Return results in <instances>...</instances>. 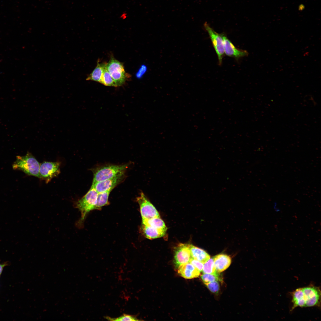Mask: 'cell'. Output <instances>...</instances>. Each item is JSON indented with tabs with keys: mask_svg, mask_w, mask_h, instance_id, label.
I'll return each instance as SVG.
<instances>
[{
	"mask_svg": "<svg viewBox=\"0 0 321 321\" xmlns=\"http://www.w3.org/2000/svg\"><path fill=\"white\" fill-rule=\"evenodd\" d=\"M191 258L204 264L210 259L209 255L204 250L192 245H189Z\"/></svg>",
	"mask_w": 321,
	"mask_h": 321,
	"instance_id": "cell-15",
	"label": "cell"
},
{
	"mask_svg": "<svg viewBox=\"0 0 321 321\" xmlns=\"http://www.w3.org/2000/svg\"><path fill=\"white\" fill-rule=\"evenodd\" d=\"M106 67L117 86H121L125 83L128 75L125 72L122 63L111 57L106 63Z\"/></svg>",
	"mask_w": 321,
	"mask_h": 321,
	"instance_id": "cell-4",
	"label": "cell"
},
{
	"mask_svg": "<svg viewBox=\"0 0 321 321\" xmlns=\"http://www.w3.org/2000/svg\"><path fill=\"white\" fill-rule=\"evenodd\" d=\"M224 54L230 57L238 59L247 56L248 53L246 51L237 48L224 34L222 33Z\"/></svg>",
	"mask_w": 321,
	"mask_h": 321,
	"instance_id": "cell-11",
	"label": "cell"
},
{
	"mask_svg": "<svg viewBox=\"0 0 321 321\" xmlns=\"http://www.w3.org/2000/svg\"><path fill=\"white\" fill-rule=\"evenodd\" d=\"M124 174L103 181L92 184V186L97 192L101 193L112 190L123 180Z\"/></svg>",
	"mask_w": 321,
	"mask_h": 321,
	"instance_id": "cell-10",
	"label": "cell"
},
{
	"mask_svg": "<svg viewBox=\"0 0 321 321\" xmlns=\"http://www.w3.org/2000/svg\"><path fill=\"white\" fill-rule=\"evenodd\" d=\"M40 165L34 157L29 152H27L24 156H17L12 166L14 170H21L28 175L41 178Z\"/></svg>",
	"mask_w": 321,
	"mask_h": 321,
	"instance_id": "cell-1",
	"label": "cell"
},
{
	"mask_svg": "<svg viewBox=\"0 0 321 321\" xmlns=\"http://www.w3.org/2000/svg\"><path fill=\"white\" fill-rule=\"evenodd\" d=\"M127 14L125 12H123L121 15L120 16V18L121 19H125L127 18Z\"/></svg>",
	"mask_w": 321,
	"mask_h": 321,
	"instance_id": "cell-27",
	"label": "cell"
},
{
	"mask_svg": "<svg viewBox=\"0 0 321 321\" xmlns=\"http://www.w3.org/2000/svg\"><path fill=\"white\" fill-rule=\"evenodd\" d=\"M178 272L181 276L188 279L197 277L200 273V272L190 262L180 266Z\"/></svg>",
	"mask_w": 321,
	"mask_h": 321,
	"instance_id": "cell-12",
	"label": "cell"
},
{
	"mask_svg": "<svg viewBox=\"0 0 321 321\" xmlns=\"http://www.w3.org/2000/svg\"><path fill=\"white\" fill-rule=\"evenodd\" d=\"M190 244L180 243L176 247L174 259L176 267L189 262L191 259L189 248Z\"/></svg>",
	"mask_w": 321,
	"mask_h": 321,
	"instance_id": "cell-9",
	"label": "cell"
},
{
	"mask_svg": "<svg viewBox=\"0 0 321 321\" xmlns=\"http://www.w3.org/2000/svg\"><path fill=\"white\" fill-rule=\"evenodd\" d=\"M103 72V64H100L98 62L97 66L92 72L86 78V80H90L100 82Z\"/></svg>",
	"mask_w": 321,
	"mask_h": 321,
	"instance_id": "cell-18",
	"label": "cell"
},
{
	"mask_svg": "<svg viewBox=\"0 0 321 321\" xmlns=\"http://www.w3.org/2000/svg\"><path fill=\"white\" fill-rule=\"evenodd\" d=\"M107 320L110 321H138L139 320L133 315L124 314L122 315L117 318H112L108 316L105 317Z\"/></svg>",
	"mask_w": 321,
	"mask_h": 321,
	"instance_id": "cell-22",
	"label": "cell"
},
{
	"mask_svg": "<svg viewBox=\"0 0 321 321\" xmlns=\"http://www.w3.org/2000/svg\"><path fill=\"white\" fill-rule=\"evenodd\" d=\"M128 164L108 165L93 169L92 184L110 179L124 174Z\"/></svg>",
	"mask_w": 321,
	"mask_h": 321,
	"instance_id": "cell-3",
	"label": "cell"
},
{
	"mask_svg": "<svg viewBox=\"0 0 321 321\" xmlns=\"http://www.w3.org/2000/svg\"><path fill=\"white\" fill-rule=\"evenodd\" d=\"M292 306L291 311L297 307H305L302 288H299L291 293Z\"/></svg>",
	"mask_w": 321,
	"mask_h": 321,
	"instance_id": "cell-14",
	"label": "cell"
},
{
	"mask_svg": "<svg viewBox=\"0 0 321 321\" xmlns=\"http://www.w3.org/2000/svg\"><path fill=\"white\" fill-rule=\"evenodd\" d=\"M203 265L202 272L204 273L216 274L218 273L215 269L213 258H210Z\"/></svg>",
	"mask_w": 321,
	"mask_h": 321,
	"instance_id": "cell-21",
	"label": "cell"
},
{
	"mask_svg": "<svg viewBox=\"0 0 321 321\" xmlns=\"http://www.w3.org/2000/svg\"><path fill=\"white\" fill-rule=\"evenodd\" d=\"M6 264L5 263L3 264H0V275L2 272L3 268L6 265Z\"/></svg>",
	"mask_w": 321,
	"mask_h": 321,
	"instance_id": "cell-28",
	"label": "cell"
},
{
	"mask_svg": "<svg viewBox=\"0 0 321 321\" xmlns=\"http://www.w3.org/2000/svg\"><path fill=\"white\" fill-rule=\"evenodd\" d=\"M204 27L209 35L217 55L219 64L221 65L224 54L222 34H219L215 32L207 22L204 24Z\"/></svg>",
	"mask_w": 321,
	"mask_h": 321,
	"instance_id": "cell-5",
	"label": "cell"
},
{
	"mask_svg": "<svg viewBox=\"0 0 321 321\" xmlns=\"http://www.w3.org/2000/svg\"><path fill=\"white\" fill-rule=\"evenodd\" d=\"M189 262L200 272L202 271L204 265L203 263L192 258L191 259Z\"/></svg>",
	"mask_w": 321,
	"mask_h": 321,
	"instance_id": "cell-25",
	"label": "cell"
},
{
	"mask_svg": "<svg viewBox=\"0 0 321 321\" xmlns=\"http://www.w3.org/2000/svg\"><path fill=\"white\" fill-rule=\"evenodd\" d=\"M204 284L211 292L215 293L218 292L219 285L218 281H215Z\"/></svg>",
	"mask_w": 321,
	"mask_h": 321,
	"instance_id": "cell-24",
	"label": "cell"
},
{
	"mask_svg": "<svg viewBox=\"0 0 321 321\" xmlns=\"http://www.w3.org/2000/svg\"><path fill=\"white\" fill-rule=\"evenodd\" d=\"M136 200L139 206L142 219L160 217L156 209L143 192L140 193Z\"/></svg>",
	"mask_w": 321,
	"mask_h": 321,
	"instance_id": "cell-6",
	"label": "cell"
},
{
	"mask_svg": "<svg viewBox=\"0 0 321 321\" xmlns=\"http://www.w3.org/2000/svg\"><path fill=\"white\" fill-rule=\"evenodd\" d=\"M147 66L144 64H142L136 73V76L138 78H141L145 74L147 70Z\"/></svg>",
	"mask_w": 321,
	"mask_h": 321,
	"instance_id": "cell-26",
	"label": "cell"
},
{
	"mask_svg": "<svg viewBox=\"0 0 321 321\" xmlns=\"http://www.w3.org/2000/svg\"><path fill=\"white\" fill-rule=\"evenodd\" d=\"M142 224L166 231L167 229L165 223L160 217L142 219Z\"/></svg>",
	"mask_w": 321,
	"mask_h": 321,
	"instance_id": "cell-17",
	"label": "cell"
},
{
	"mask_svg": "<svg viewBox=\"0 0 321 321\" xmlns=\"http://www.w3.org/2000/svg\"><path fill=\"white\" fill-rule=\"evenodd\" d=\"M302 288L305 307H320L321 295L320 288L312 285Z\"/></svg>",
	"mask_w": 321,
	"mask_h": 321,
	"instance_id": "cell-7",
	"label": "cell"
},
{
	"mask_svg": "<svg viewBox=\"0 0 321 321\" xmlns=\"http://www.w3.org/2000/svg\"><path fill=\"white\" fill-rule=\"evenodd\" d=\"M141 231L147 238L153 239L164 236L166 231L158 229L151 226L142 224Z\"/></svg>",
	"mask_w": 321,
	"mask_h": 321,
	"instance_id": "cell-16",
	"label": "cell"
},
{
	"mask_svg": "<svg viewBox=\"0 0 321 321\" xmlns=\"http://www.w3.org/2000/svg\"><path fill=\"white\" fill-rule=\"evenodd\" d=\"M98 193L92 186L82 198L75 202V206L80 211L81 218L77 224L80 226L87 215L90 211L96 209Z\"/></svg>",
	"mask_w": 321,
	"mask_h": 321,
	"instance_id": "cell-2",
	"label": "cell"
},
{
	"mask_svg": "<svg viewBox=\"0 0 321 321\" xmlns=\"http://www.w3.org/2000/svg\"><path fill=\"white\" fill-rule=\"evenodd\" d=\"M111 191H107L98 193L96 209H100L101 207L109 204L108 199Z\"/></svg>",
	"mask_w": 321,
	"mask_h": 321,
	"instance_id": "cell-20",
	"label": "cell"
},
{
	"mask_svg": "<svg viewBox=\"0 0 321 321\" xmlns=\"http://www.w3.org/2000/svg\"><path fill=\"white\" fill-rule=\"evenodd\" d=\"M213 259L216 270L218 273H220L226 270L231 263L230 257L225 254L217 255L213 257Z\"/></svg>",
	"mask_w": 321,
	"mask_h": 321,
	"instance_id": "cell-13",
	"label": "cell"
},
{
	"mask_svg": "<svg viewBox=\"0 0 321 321\" xmlns=\"http://www.w3.org/2000/svg\"><path fill=\"white\" fill-rule=\"evenodd\" d=\"M201 277L204 283L215 281H221L218 274H212L204 273L201 276Z\"/></svg>",
	"mask_w": 321,
	"mask_h": 321,
	"instance_id": "cell-23",
	"label": "cell"
},
{
	"mask_svg": "<svg viewBox=\"0 0 321 321\" xmlns=\"http://www.w3.org/2000/svg\"><path fill=\"white\" fill-rule=\"evenodd\" d=\"M60 165L58 162L44 161L41 163L39 168L41 178L45 179L47 182H48L59 174Z\"/></svg>",
	"mask_w": 321,
	"mask_h": 321,
	"instance_id": "cell-8",
	"label": "cell"
},
{
	"mask_svg": "<svg viewBox=\"0 0 321 321\" xmlns=\"http://www.w3.org/2000/svg\"><path fill=\"white\" fill-rule=\"evenodd\" d=\"M103 72L100 82L107 86H117L116 84L106 67V63L103 64Z\"/></svg>",
	"mask_w": 321,
	"mask_h": 321,
	"instance_id": "cell-19",
	"label": "cell"
}]
</instances>
